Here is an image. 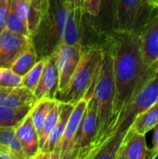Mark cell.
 <instances>
[{
  "mask_svg": "<svg viewBox=\"0 0 158 159\" xmlns=\"http://www.w3.org/2000/svg\"><path fill=\"white\" fill-rule=\"evenodd\" d=\"M34 104L7 107L0 105V127H17L30 113Z\"/></svg>",
  "mask_w": 158,
  "mask_h": 159,
  "instance_id": "20",
  "label": "cell"
},
{
  "mask_svg": "<svg viewBox=\"0 0 158 159\" xmlns=\"http://www.w3.org/2000/svg\"><path fill=\"white\" fill-rule=\"evenodd\" d=\"M6 29L9 30L11 32L17 33V34H23L26 36H30L27 24L17 14V12L15 11V9L13 8V7L11 5V2H10L9 12H8L7 23H6Z\"/></svg>",
  "mask_w": 158,
  "mask_h": 159,
  "instance_id": "25",
  "label": "cell"
},
{
  "mask_svg": "<svg viewBox=\"0 0 158 159\" xmlns=\"http://www.w3.org/2000/svg\"><path fill=\"white\" fill-rule=\"evenodd\" d=\"M38 60L39 59L34 49V47L33 43H31L15 58L9 68L22 77L32 69V67L37 62Z\"/></svg>",
  "mask_w": 158,
  "mask_h": 159,
  "instance_id": "19",
  "label": "cell"
},
{
  "mask_svg": "<svg viewBox=\"0 0 158 159\" xmlns=\"http://www.w3.org/2000/svg\"><path fill=\"white\" fill-rule=\"evenodd\" d=\"M108 38L113 56L115 96L113 122L100 147L104 143L117 118L144 83L152 69V65L148 66L143 60L136 34L114 31L108 34Z\"/></svg>",
  "mask_w": 158,
  "mask_h": 159,
  "instance_id": "1",
  "label": "cell"
},
{
  "mask_svg": "<svg viewBox=\"0 0 158 159\" xmlns=\"http://www.w3.org/2000/svg\"><path fill=\"white\" fill-rule=\"evenodd\" d=\"M55 102H56V99L55 100L41 99V100H38L33 106L30 113H31L33 123H34V128L38 134L43 127V124H44L48 113L50 112L51 108L53 107Z\"/></svg>",
  "mask_w": 158,
  "mask_h": 159,
  "instance_id": "22",
  "label": "cell"
},
{
  "mask_svg": "<svg viewBox=\"0 0 158 159\" xmlns=\"http://www.w3.org/2000/svg\"><path fill=\"white\" fill-rule=\"evenodd\" d=\"M93 96L97 102L98 109V132L94 144L87 159H92V157L100 147L104 136L112 125L114 118V103L115 96L114 63L111 46L108 35L103 43V55L101 69L96 80Z\"/></svg>",
  "mask_w": 158,
  "mask_h": 159,
  "instance_id": "4",
  "label": "cell"
},
{
  "mask_svg": "<svg viewBox=\"0 0 158 159\" xmlns=\"http://www.w3.org/2000/svg\"><path fill=\"white\" fill-rule=\"evenodd\" d=\"M80 2H81V0H80Z\"/></svg>",
  "mask_w": 158,
  "mask_h": 159,
  "instance_id": "33",
  "label": "cell"
},
{
  "mask_svg": "<svg viewBox=\"0 0 158 159\" xmlns=\"http://www.w3.org/2000/svg\"><path fill=\"white\" fill-rule=\"evenodd\" d=\"M16 135L21 144L26 159L34 158L39 153L40 148L38 133L33 123L31 113H29L16 127Z\"/></svg>",
  "mask_w": 158,
  "mask_h": 159,
  "instance_id": "16",
  "label": "cell"
},
{
  "mask_svg": "<svg viewBox=\"0 0 158 159\" xmlns=\"http://www.w3.org/2000/svg\"><path fill=\"white\" fill-rule=\"evenodd\" d=\"M59 110H60V102L58 100H56L53 107L51 108L50 112L48 113L43 127L38 134V140H39V148L41 149L43 147V145L45 144V143L47 142L48 136L50 135L51 131L53 130L57 121H58V117H59Z\"/></svg>",
  "mask_w": 158,
  "mask_h": 159,
  "instance_id": "23",
  "label": "cell"
},
{
  "mask_svg": "<svg viewBox=\"0 0 158 159\" xmlns=\"http://www.w3.org/2000/svg\"><path fill=\"white\" fill-rule=\"evenodd\" d=\"M31 43L30 36L4 29L0 33V67L9 68L15 58Z\"/></svg>",
  "mask_w": 158,
  "mask_h": 159,
  "instance_id": "9",
  "label": "cell"
},
{
  "mask_svg": "<svg viewBox=\"0 0 158 159\" xmlns=\"http://www.w3.org/2000/svg\"><path fill=\"white\" fill-rule=\"evenodd\" d=\"M59 91V73L57 68L56 55L53 53L47 58L40 79L33 93L38 100L51 99L55 100Z\"/></svg>",
  "mask_w": 158,
  "mask_h": 159,
  "instance_id": "11",
  "label": "cell"
},
{
  "mask_svg": "<svg viewBox=\"0 0 158 159\" xmlns=\"http://www.w3.org/2000/svg\"><path fill=\"white\" fill-rule=\"evenodd\" d=\"M74 104L60 102L58 121L50 135L48 136L47 142L40 149V152L48 154L51 157V159H60L61 139L66 127V123L69 119L72 110L74 109Z\"/></svg>",
  "mask_w": 158,
  "mask_h": 159,
  "instance_id": "13",
  "label": "cell"
},
{
  "mask_svg": "<svg viewBox=\"0 0 158 159\" xmlns=\"http://www.w3.org/2000/svg\"><path fill=\"white\" fill-rule=\"evenodd\" d=\"M84 14L69 0H46L41 20L31 36L38 59L50 57L61 44L83 45Z\"/></svg>",
  "mask_w": 158,
  "mask_h": 159,
  "instance_id": "2",
  "label": "cell"
},
{
  "mask_svg": "<svg viewBox=\"0 0 158 159\" xmlns=\"http://www.w3.org/2000/svg\"><path fill=\"white\" fill-rule=\"evenodd\" d=\"M153 129H154L153 143H152V147L150 148L149 159H156L158 157V124Z\"/></svg>",
  "mask_w": 158,
  "mask_h": 159,
  "instance_id": "28",
  "label": "cell"
},
{
  "mask_svg": "<svg viewBox=\"0 0 158 159\" xmlns=\"http://www.w3.org/2000/svg\"><path fill=\"white\" fill-rule=\"evenodd\" d=\"M21 76L13 72L10 68L0 67V87H20Z\"/></svg>",
  "mask_w": 158,
  "mask_h": 159,
  "instance_id": "26",
  "label": "cell"
},
{
  "mask_svg": "<svg viewBox=\"0 0 158 159\" xmlns=\"http://www.w3.org/2000/svg\"><path fill=\"white\" fill-rule=\"evenodd\" d=\"M37 99L33 91L25 87H0V105L20 107L34 104Z\"/></svg>",
  "mask_w": 158,
  "mask_h": 159,
  "instance_id": "17",
  "label": "cell"
},
{
  "mask_svg": "<svg viewBox=\"0 0 158 159\" xmlns=\"http://www.w3.org/2000/svg\"><path fill=\"white\" fill-rule=\"evenodd\" d=\"M156 10L148 0H118L114 31L138 34Z\"/></svg>",
  "mask_w": 158,
  "mask_h": 159,
  "instance_id": "6",
  "label": "cell"
},
{
  "mask_svg": "<svg viewBox=\"0 0 158 159\" xmlns=\"http://www.w3.org/2000/svg\"><path fill=\"white\" fill-rule=\"evenodd\" d=\"M103 43L82 46L79 62L67 85L58 91L56 100L75 104L91 97L102 65Z\"/></svg>",
  "mask_w": 158,
  "mask_h": 159,
  "instance_id": "5",
  "label": "cell"
},
{
  "mask_svg": "<svg viewBox=\"0 0 158 159\" xmlns=\"http://www.w3.org/2000/svg\"><path fill=\"white\" fill-rule=\"evenodd\" d=\"M46 61H47V59L38 60L37 62L32 67V69L21 77V86L22 87H25L28 89L34 91V89H35V87L40 79V76L42 75Z\"/></svg>",
  "mask_w": 158,
  "mask_h": 159,
  "instance_id": "24",
  "label": "cell"
},
{
  "mask_svg": "<svg viewBox=\"0 0 158 159\" xmlns=\"http://www.w3.org/2000/svg\"><path fill=\"white\" fill-rule=\"evenodd\" d=\"M74 5H80V0H69Z\"/></svg>",
  "mask_w": 158,
  "mask_h": 159,
  "instance_id": "31",
  "label": "cell"
},
{
  "mask_svg": "<svg viewBox=\"0 0 158 159\" xmlns=\"http://www.w3.org/2000/svg\"><path fill=\"white\" fill-rule=\"evenodd\" d=\"M158 100V61L152 65L151 72L133 96L124 112L109 131L104 143L102 144L93 159H115L121 142L138 115L144 112Z\"/></svg>",
  "mask_w": 158,
  "mask_h": 159,
  "instance_id": "3",
  "label": "cell"
},
{
  "mask_svg": "<svg viewBox=\"0 0 158 159\" xmlns=\"http://www.w3.org/2000/svg\"><path fill=\"white\" fill-rule=\"evenodd\" d=\"M102 0H81L80 7L84 15L94 19L98 16Z\"/></svg>",
  "mask_w": 158,
  "mask_h": 159,
  "instance_id": "27",
  "label": "cell"
},
{
  "mask_svg": "<svg viewBox=\"0 0 158 159\" xmlns=\"http://www.w3.org/2000/svg\"><path fill=\"white\" fill-rule=\"evenodd\" d=\"M88 99L83 98L77 103L74 104V109L71 112L69 119L66 123V127L63 132V136L61 139V156L60 159H69L72 149L74 146V143L75 140L76 133L78 131L80 123L82 121Z\"/></svg>",
  "mask_w": 158,
  "mask_h": 159,
  "instance_id": "14",
  "label": "cell"
},
{
  "mask_svg": "<svg viewBox=\"0 0 158 159\" xmlns=\"http://www.w3.org/2000/svg\"><path fill=\"white\" fill-rule=\"evenodd\" d=\"M97 115V102L92 94L88 101L69 159H87L94 144L98 132Z\"/></svg>",
  "mask_w": 158,
  "mask_h": 159,
  "instance_id": "7",
  "label": "cell"
},
{
  "mask_svg": "<svg viewBox=\"0 0 158 159\" xmlns=\"http://www.w3.org/2000/svg\"><path fill=\"white\" fill-rule=\"evenodd\" d=\"M0 144L8 149L17 159H26L15 127H0Z\"/></svg>",
  "mask_w": 158,
  "mask_h": 159,
  "instance_id": "21",
  "label": "cell"
},
{
  "mask_svg": "<svg viewBox=\"0 0 158 159\" xmlns=\"http://www.w3.org/2000/svg\"><path fill=\"white\" fill-rule=\"evenodd\" d=\"M158 124V103H155L153 106L141 113L136 116L133 123L129 127V131L138 132L143 135H146L151 131ZM126 133V134H127ZM125 137V136H124Z\"/></svg>",
  "mask_w": 158,
  "mask_h": 159,
  "instance_id": "18",
  "label": "cell"
},
{
  "mask_svg": "<svg viewBox=\"0 0 158 159\" xmlns=\"http://www.w3.org/2000/svg\"><path fill=\"white\" fill-rule=\"evenodd\" d=\"M149 155L145 135L129 131L121 142L115 159H149Z\"/></svg>",
  "mask_w": 158,
  "mask_h": 159,
  "instance_id": "15",
  "label": "cell"
},
{
  "mask_svg": "<svg viewBox=\"0 0 158 159\" xmlns=\"http://www.w3.org/2000/svg\"><path fill=\"white\" fill-rule=\"evenodd\" d=\"M137 35L143 60L151 66L158 61V9Z\"/></svg>",
  "mask_w": 158,
  "mask_h": 159,
  "instance_id": "12",
  "label": "cell"
},
{
  "mask_svg": "<svg viewBox=\"0 0 158 159\" xmlns=\"http://www.w3.org/2000/svg\"><path fill=\"white\" fill-rule=\"evenodd\" d=\"M149 3L155 7V8H157L158 9V0H148Z\"/></svg>",
  "mask_w": 158,
  "mask_h": 159,
  "instance_id": "30",
  "label": "cell"
},
{
  "mask_svg": "<svg viewBox=\"0 0 158 159\" xmlns=\"http://www.w3.org/2000/svg\"><path fill=\"white\" fill-rule=\"evenodd\" d=\"M59 73V90L63 89L74 74L82 53V45L69 46L61 44L55 50Z\"/></svg>",
  "mask_w": 158,
  "mask_h": 159,
  "instance_id": "8",
  "label": "cell"
},
{
  "mask_svg": "<svg viewBox=\"0 0 158 159\" xmlns=\"http://www.w3.org/2000/svg\"><path fill=\"white\" fill-rule=\"evenodd\" d=\"M157 103H158V100H157Z\"/></svg>",
  "mask_w": 158,
  "mask_h": 159,
  "instance_id": "32",
  "label": "cell"
},
{
  "mask_svg": "<svg viewBox=\"0 0 158 159\" xmlns=\"http://www.w3.org/2000/svg\"><path fill=\"white\" fill-rule=\"evenodd\" d=\"M118 0H102L99 14L92 19L84 15L87 26L99 37L104 38L115 30V16Z\"/></svg>",
  "mask_w": 158,
  "mask_h": 159,
  "instance_id": "10",
  "label": "cell"
},
{
  "mask_svg": "<svg viewBox=\"0 0 158 159\" xmlns=\"http://www.w3.org/2000/svg\"><path fill=\"white\" fill-rule=\"evenodd\" d=\"M30 2V4L34 7L35 8H37L38 10H40L41 12L44 9V7L46 5V0H28Z\"/></svg>",
  "mask_w": 158,
  "mask_h": 159,
  "instance_id": "29",
  "label": "cell"
}]
</instances>
